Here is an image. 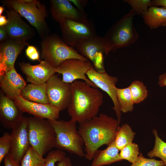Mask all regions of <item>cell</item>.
Wrapping results in <instances>:
<instances>
[{"mask_svg":"<svg viewBox=\"0 0 166 166\" xmlns=\"http://www.w3.org/2000/svg\"><path fill=\"white\" fill-rule=\"evenodd\" d=\"M37 65L21 62L19 66L25 75L28 81L36 84L46 83L49 78L56 73V68L47 61L43 60Z\"/></svg>","mask_w":166,"mask_h":166,"instance_id":"cell-18","label":"cell"},{"mask_svg":"<svg viewBox=\"0 0 166 166\" xmlns=\"http://www.w3.org/2000/svg\"><path fill=\"white\" fill-rule=\"evenodd\" d=\"M40 44L41 58L55 68L69 59L89 61L67 45L57 34H52L42 38Z\"/></svg>","mask_w":166,"mask_h":166,"instance_id":"cell-5","label":"cell"},{"mask_svg":"<svg viewBox=\"0 0 166 166\" xmlns=\"http://www.w3.org/2000/svg\"><path fill=\"white\" fill-rule=\"evenodd\" d=\"M152 132L155 138V144L152 150L148 153V156L151 158L153 157L160 158L166 166V142L159 137L156 129H153Z\"/></svg>","mask_w":166,"mask_h":166,"instance_id":"cell-26","label":"cell"},{"mask_svg":"<svg viewBox=\"0 0 166 166\" xmlns=\"http://www.w3.org/2000/svg\"><path fill=\"white\" fill-rule=\"evenodd\" d=\"M14 103L23 113L26 112L34 117L55 121L59 119L60 110L49 104H42L30 101L21 96L15 100Z\"/></svg>","mask_w":166,"mask_h":166,"instance_id":"cell-17","label":"cell"},{"mask_svg":"<svg viewBox=\"0 0 166 166\" xmlns=\"http://www.w3.org/2000/svg\"><path fill=\"white\" fill-rule=\"evenodd\" d=\"M50 11L53 18L59 23L65 20L85 22L88 19L84 11L74 7L68 0H50Z\"/></svg>","mask_w":166,"mask_h":166,"instance_id":"cell-15","label":"cell"},{"mask_svg":"<svg viewBox=\"0 0 166 166\" xmlns=\"http://www.w3.org/2000/svg\"><path fill=\"white\" fill-rule=\"evenodd\" d=\"M79 10L84 11V9L88 3V1L85 0H69Z\"/></svg>","mask_w":166,"mask_h":166,"instance_id":"cell-36","label":"cell"},{"mask_svg":"<svg viewBox=\"0 0 166 166\" xmlns=\"http://www.w3.org/2000/svg\"><path fill=\"white\" fill-rule=\"evenodd\" d=\"M8 38V35L5 26H0V43L4 42Z\"/></svg>","mask_w":166,"mask_h":166,"instance_id":"cell-37","label":"cell"},{"mask_svg":"<svg viewBox=\"0 0 166 166\" xmlns=\"http://www.w3.org/2000/svg\"><path fill=\"white\" fill-rule=\"evenodd\" d=\"M45 158L39 155L30 146L22 158L19 166H44Z\"/></svg>","mask_w":166,"mask_h":166,"instance_id":"cell-27","label":"cell"},{"mask_svg":"<svg viewBox=\"0 0 166 166\" xmlns=\"http://www.w3.org/2000/svg\"><path fill=\"white\" fill-rule=\"evenodd\" d=\"M86 75L88 78L97 88H99L105 92L111 98L114 105L113 109L116 113L119 126L121 118V111L116 90V85L118 81V78L109 75L105 71L99 72L93 66L87 71Z\"/></svg>","mask_w":166,"mask_h":166,"instance_id":"cell-13","label":"cell"},{"mask_svg":"<svg viewBox=\"0 0 166 166\" xmlns=\"http://www.w3.org/2000/svg\"><path fill=\"white\" fill-rule=\"evenodd\" d=\"M66 157L63 151L58 149L49 151L45 158L44 166H55V163L61 161Z\"/></svg>","mask_w":166,"mask_h":166,"instance_id":"cell-31","label":"cell"},{"mask_svg":"<svg viewBox=\"0 0 166 166\" xmlns=\"http://www.w3.org/2000/svg\"><path fill=\"white\" fill-rule=\"evenodd\" d=\"M92 66L89 61L70 59L62 62L56 68V73L62 75V81L65 83L71 84L80 79L90 86L97 88L86 76L87 72Z\"/></svg>","mask_w":166,"mask_h":166,"instance_id":"cell-10","label":"cell"},{"mask_svg":"<svg viewBox=\"0 0 166 166\" xmlns=\"http://www.w3.org/2000/svg\"><path fill=\"white\" fill-rule=\"evenodd\" d=\"M30 146L42 156L55 147L56 134L48 120L27 117Z\"/></svg>","mask_w":166,"mask_h":166,"instance_id":"cell-6","label":"cell"},{"mask_svg":"<svg viewBox=\"0 0 166 166\" xmlns=\"http://www.w3.org/2000/svg\"><path fill=\"white\" fill-rule=\"evenodd\" d=\"M135 14L132 9L113 24L103 37L110 51L128 46L138 38L133 19Z\"/></svg>","mask_w":166,"mask_h":166,"instance_id":"cell-7","label":"cell"},{"mask_svg":"<svg viewBox=\"0 0 166 166\" xmlns=\"http://www.w3.org/2000/svg\"><path fill=\"white\" fill-rule=\"evenodd\" d=\"M29 45L26 41L9 38L0 45V77L14 67L23 49Z\"/></svg>","mask_w":166,"mask_h":166,"instance_id":"cell-14","label":"cell"},{"mask_svg":"<svg viewBox=\"0 0 166 166\" xmlns=\"http://www.w3.org/2000/svg\"><path fill=\"white\" fill-rule=\"evenodd\" d=\"M120 127L117 120L102 113L79 123L78 129L84 140L85 159L92 160L99 148L114 141Z\"/></svg>","mask_w":166,"mask_h":166,"instance_id":"cell-1","label":"cell"},{"mask_svg":"<svg viewBox=\"0 0 166 166\" xmlns=\"http://www.w3.org/2000/svg\"><path fill=\"white\" fill-rule=\"evenodd\" d=\"M81 55L92 62L96 70L105 72L104 65V55L110 52L103 37L97 35L89 38L78 44L75 47Z\"/></svg>","mask_w":166,"mask_h":166,"instance_id":"cell-9","label":"cell"},{"mask_svg":"<svg viewBox=\"0 0 166 166\" xmlns=\"http://www.w3.org/2000/svg\"><path fill=\"white\" fill-rule=\"evenodd\" d=\"M26 54L28 57L32 60H38L41 61L39 52L37 48L34 46L28 45L26 49Z\"/></svg>","mask_w":166,"mask_h":166,"instance_id":"cell-34","label":"cell"},{"mask_svg":"<svg viewBox=\"0 0 166 166\" xmlns=\"http://www.w3.org/2000/svg\"><path fill=\"white\" fill-rule=\"evenodd\" d=\"M5 11L8 21L5 26L9 38L26 41L35 36L34 29L22 19L18 13L12 9Z\"/></svg>","mask_w":166,"mask_h":166,"instance_id":"cell-16","label":"cell"},{"mask_svg":"<svg viewBox=\"0 0 166 166\" xmlns=\"http://www.w3.org/2000/svg\"><path fill=\"white\" fill-rule=\"evenodd\" d=\"M3 6L12 9L25 18L36 30L43 38L49 34V29L46 21L48 16L45 5L37 0H3Z\"/></svg>","mask_w":166,"mask_h":166,"instance_id":"cell-3","label":"cell"},{"mask_svg":"<svg viewBox=\"0 0 166 166\" xmlns=\"http://www.w3.org/2000/svg\"><path fill=\"white\" fill-rule=\"evenodd\" d=\"M23 112L15 104L14 101L0 92V121L5 128L12 129L22 117Z\"/></svg>","mask_w":166,"mask_h":166,"instance_id":"cell-20","label":"cell"},{"mask_svg":"<svg viewBox=\"0 0 166 166\" xmlns=\"http://www.w3.org/2000/svg\"><path fill=\"white\" fill-rule=\"evenodd\" d=\"M116 90L121 112H132L134 109V104L129 87L122 89L116 87Z\"/></svg>","mask_w":166,"mask_h":166,"instance_id":"cell-25","label":"cell"},{"mask_svg":"<svg viewBox=\"0 0 166 166\" xmlns=\"http://www.w3.org/2000/svg\"><path fill=\"white\" fill-rule=\"evenodd\" d=\"M26 85L25 80L14 67L0 77L1 90L6 97L14 101L21 96Z\"/></svg>","mask_w":166,"mask_h":166,"instance_id":"cell-19","label":"cell"},{"mask_svg":"<svg viewBox=\"0 0 166 166\" xmlns=\"http://www.w3.org/2000/svg\"><path fill=\"white\" fill-rule=\"evenodd\" d=\"M158 83L161 87L166 86V73L161 75L159 78Z\"/></svg>","mask_w":166,"mask_h":166,"instance_id":"cell-40","label":"cell"},{"mask_svg":"<svg viewBox=\"0 0 166 166\" xmlns=\"http://www.w3.org/2000/svg\"><path fill=\"white\" fill-rule=\"evenodd\" d=\"M49 121L56 134L55 147L80 157H85L84 142L77 129V122L71 119Z\"/></svg>","mask_w":166,"mask_h":166,"instance_id":"cell-4","label":"cell"},{"mask_svg":"<svg viewBox=\"0 0 166 166\" xmlns=\"http://www.w3.org/2000/svg\"><path fill=\"white\" fill-rule=\"evenodd\" d=\"M11 145L10 135L5 132L0 138V164L10 152Z\"/></svg>","mask_w":166,"mask_h":166,"instance_id":"cell-32","label":"cell"},{"mask_svg":"<svg viewBox=\"0 0 166 166\" xmlns=\"http://www.w3.org/2000/svg\"><path fill=\"white\" fill-rule=\"evenodd\" d=\"M59 24L61 38L70 46L75 47L86 39L97 35L94 24L90 20L85 22L65 20Z\"/></svg>","mask_w":166,"mask_h":166,"instance_id":"cell-8","label":"cell"},{"mask_svg":"<svg viewBox=\"0 0 166 166\" xmlns=\"http://www.w3.org/2000/svg\"><path fill=\"white\" fill-rule=\"evenodd\" d=\"M12 129L10 134L11 145L10 152L16 162L20 164L30 146L27 117L23 116Z\"/></svg>","mask_w":166,"mask_h":166,"instance_id":"cell-12","label":"cell"},{"mask_svg":"<svg viewBox=\"0 0 166 166\" xmlns=\"http://www.w3.org/2000/svg\"><path fill=\"white\" fill-rule=\"evenodd\" d=\"M57 165V166H73L71 159L68 157H65L61 161L58 162Z\"/></svg>","mask_w":166,"mask_h":166,"instance_id":"cell-38","label":"cell"},{"mask_svg":"<svg viewBox=\"0 0 166 166\" xmlns=\"http://www.w3.org/2000/svg\"><path fill=\"white\" fill-rule=\"evenodd\" d=\"M3 160L4 166H19L20 164L16 162L10 152L6 156Z\"/></svg>","mask_w":166,"mask_h":166,"instance_id":"cell-35","label":"cell"},{"mask_svg":"<svg viewBox=\"0 0 166 166\" xmlns=\"http://www.w3.org/2000/svg\"><path fill=\"white\" fill-rule=\"evenodd\" d=\"M103 99V94L97 88L84 81H74L71 84L70 101L67 108L71 120L81 123L97 116Z\"/></svg>","mask_w":166,"mask_h":166,"instance_id":"cell-2","label":"cell"},{"mask_svg":"<svg viewBox=\"0 0 166 166\" xmlns=\"http://www.w3.org/2000/svg\"><path fill=\"white\" fill-rule=\"evenodd\" d=\"M46 83V95L49 103L60 111L67 108L70 101L71 84L63 82L55 74Z\"/></svg>","mask_w":166,"mask_h":166,"instance_id":"cell-11","label":"cell"},{"mask_svg":"<svg viewBox=\"0 0 166 166\" xmlns=\"http://www.w3.org/2000/svg\"><path fill=\"white\" fill-rule=\"evenodd\" d=\"M132 7L135 14H142L152 6V1L150 0H125Z\"/></svg>","mask_w":166,"mask_h":166,"instance_id":"cell-30","label":"cell"},{"mask_svg":"<svg viewBox=\"0 0 166 166\" xmlns=\"http://www.w3.org/2000/svg\"><path fill=\"white\" fill-rule=\"evenodd\" d=\"M129 87L134 104H138L143 101L148 96V90L142 82L134 81Z\"/></svg>","mask_w":166,"mask_h":166,"instance_id":"cell-28","label":"cell"},{"mask_svg":"<svg viewBox=\"0 0 166 166\" xmlns=\"http://www.w3.org/2000/svg\"><path fill=\"white\" fill-rule=\"evenodd\" d=\"M119 151L113 141L105 149L96 152L90 166H103L121 161Z\"/></svg>","mask_w":166,"mask_h":166,"instance_id":"cell-21","label":"cell"},{"mask_svg":"<svg viewBox=\"0 0 166 166\" xmlns=\"http://www.w3.org/2000/svg\"><path fill=\"white\" fill-rule=\"evenodd\" d=\"M47 83L42 84L33 83L26 85L22 90L21 96L31 102L49 104L46 95Z\"/></svg>","mask_w":166,"mask_h":166,"instance_id":"cell-23","label":"cell"},{"mask_svg":"<svg viewBox=\"0 0 166 166\" xmlns=\"http://www.w3.org/2000/svg\"><path fill=\"white\" fill-rule=\"evenodd\" d=\"M5 9L4 6H0V15H2V14Z\"/></svg>","mask_w":166,"mask_h":166,"instance_id":"cell-42","label":"cell"},{"mask_svg":"<svg viewBox=\"0 0 166 166\" xmlns=\"http://www.w3.org/2000/svg\"><path fill=\"white\" fill-rule=\"evenodd\" d=\"M6 16L3 15H0V26H6L7 23L8 21Z\"/></svg>","mask_w":166,"mask_h":166,"instance_id":"cell-41","label":"cell"},{"mask_svg":"<svg viewBox=\"0 0 166 166\" xmlns=\"http://www.w3.org/2000/svg\"><path fill=\"white\" fill-rule=\"evenodd\" d=\"M152 1V6H159L166 7V0H154Z\"/></svg>","mask_w":166,"mask_h":166,"instance_id":"cell-39","label":"cell"},{"mask_svg":"<svg viewBox=\"0 0 166 166\" xmlns=\"http://www.w3.org/2000/svg\"><path fill=\"white\" fill-rule=\"evenodd\" d=\"M144 22L151 29L166 26V7L152 6L142 14Z\"/></svg>","mask_w":166,"mask_h":166,"instance_id":"cell-22","label":"cell"},{"mask_svg":"<svg viewBox=\"0 0 166 166\" xmlns=\"http://www.w3.org/2000/svg\"><path fill=\"white\" fill-rule=\"evenodd\" d=\"M120 151L121 160H126L132 164L136 160L140 153L138 145L135 143L127 145Z\"/></svg>","mask_w":166,"mask_h":166,"instance_id":"cell-29","label":"cell"},{"mask_svg":"<svg viewBox=\"0 0 166 166\" xmlns=\"http://www.w3.org/2000/svg\"><path fill=\"white\" fill-rule=\"evenodd\" d=\"M136 133L127 124H122L118 129L114 142L120 151L127 145L132 143Z\"/></svg>","mask_w":166,"mask_h":166,"instance_id":"cell-24","label":"cell"},{"mask_svg":"<svg viewBox=\"0 0 166 166\" xmlns=\"http://www.w3.org/2000/svg\"><path fill=\"white\" fill-rule=\"evenodd\" d=\"M130 166H165L162 160H157L155 158H148L144 157L140 153L135 161Z\"/></svg>","mask_w":166,"mask_h":166,"instance_id":"cell-33","label":"cell"}]
</instances>
